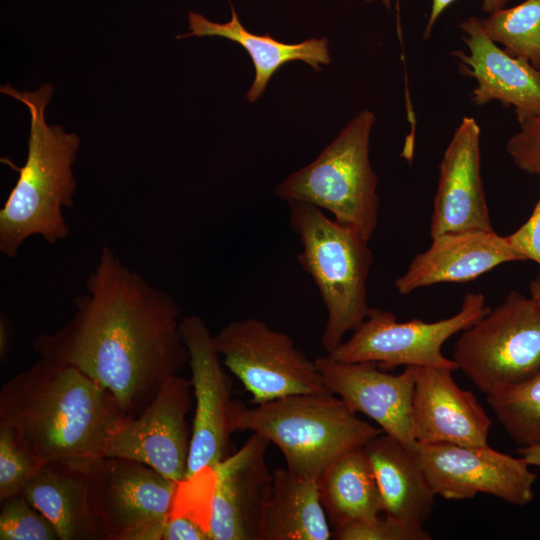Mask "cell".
Wrapping results in <instances>:
<instances>
[{
  "instance_id": "6da1fadb",
  "label": "cell",
  "mask_w": 540,
  "mask_h": 540,
  "mask_svg": "<svg viewBox=\"0 0 540 540\" xmlns=\"http://www.w3.org/2000/svg\"><path fill=\"white\" fill-rule=\"evenodd\" d=\"M74 306L70 320L37 336L33 349L108 389L128 416L138 415L189 361L174 297L125 265L107 245Z\"/></svg>"
},
{
  "instance_id": "7a4b0ae2",
  "label": "cell",
  "mask_w": 540,
  "mask_h": 540,
  "mask_svg": "<svg viewBox=\"0 0 540 540\" xmlns=\"http://www.w3.org/2000/svg\"><path fill=\"white\" fill-rule=\"evenodd\" d=\"M128 415L115 396L79 369L40 358L0 390V426L38 465L90 472Z\"/></svg>"
},
{
  "instance_id": "3957f363",
  "label": "cell",
  "mask_w": 540,
  "mask_h": 540,
  "mask_svg": "<svg viewBox=\"0 0 540 540\" xmlns=\"http://www.w3.org/2000/svg\"><path fill=\"white\" fill-rule=\"evenodd\" d=\"M0 91L22 102L30 114L25 164L16 167L7 158L1 159L19 173L0 209V252L13 259L24 242L34 235L49 244L69 237L71 230L63 208L74 204L77 182L72 164L80 139L59 125L46 123L45 109L53 94L51 84H42L33 92H21L6 84Z\"/></svg>"
},
{
  "instance_id": "277c9868",
  "label": "cell",
  "mask_w": 540,
  "mask_h": 540,
  "mask_svg": "<svg viewBox=\"0 0 540 540\" xmlns=\"http://www.w3.org/2000/svg\"><path fill=\"white\" fill-rule=\"evenodd\" d=\"M231 424L234 432L266 438L280 449L291 474L311 480L383 432L332 392L289 395L252 408L234 400Z\"/></svg>"
},
{
  "instance_id": "5b68a950",
  "label": "cell",
  "mask_w": 540,
  "mask_h": 540,
  "mask_svg": "<svg viewBox=\"0 0 540 540\" xmlns=\"http://www.w3.org/2000/svg\"><path fill=\"white\" fill-rule=\"evenodd\" d=\"M289 222L302 251L298 263L314 281L327 311L321 344L327 354L367 317L368 240L309 203H289Z\"/></svg>"
},
{
  "instance_id": "8992f818",
  "label": "cell",
  "mask_w": 540,
  "mask_h": 540,
  "mask_svg": "<svg viewBox=\"0 0 540 540\" xmlns=\"http://www.w3.org/2000/svg\"><path fill=\"white\" fill-rule=\"evenodd\" d=\"M375 116L361 111L308 165L279 183L275 195L327 210L369 241L378 223V179L369 161Z\"/></svg>"
},
{
  "instance_id": "52a82bcc",
  "label": "cell",
  "mask_w": 540,
  "mask_h": 540,
  "mask_svg": "<svg viewBox=\"0 0 540 540\" xmlns=\"http://www.w3.org/2000/svg\"><path fill=\"white\" fill-rule=\"evenodd\" d=\"M487 396L540 373V305L512 291L462 331L452 358Z\"/></svg>"
},
{
  "instance_id": "ba28073f",
  "label": "cell",
  "mask_w": 540,
  "mask_h": 540,
  "mask_svg": "<svg viewBox=\"0 0 540 540\" xmlns=\"http://www.w3.org/2000/svg\"><path fill=\"white\" fill-rule=\"evenodd\" d=\"M489 311L484 295L474 292L464 296L458 313L431 323L417 318L400 322L390 311L370 308L351 337L327 355L339 362H375L382 370L404 365L455 371L456 362L442 354L444 342Z\"/></svg>"
},
{
  "instance_id": "9c48e42d",
  "label": "cell",
  "mask_w": 540,
  "mask_h": 540,
  "mask_svg": "<svg viewBox=\"0 0 540 540\" xmlns=\"http://www.w3.org/2000/svg\"><path fill=\"white\" fill-rule=\"evenodd\" d=\"M213 340L224 366L239 379L254 404L330 392L315 360L300 351L289 335L262 320H232Z\"/></svg>"
},
{
  "instance_id": "30bf717a",
  "label": "cell",
  "mask_w": 540,
  "mask_h": 540,
  "mask_svg": "<svg viewBox=\"0 0 540 540\" xmlns=\"http://www.w3.org/2000/svg\"><path fill=\"white\" fill-rule=\"evenodd\" d=\"M181 484L132 459L99 460L89 473L87 503L100 540H147L174 513Z\"/></svg>"
},
{
  "instance_id": "8fae6325",
  "label": "cell",
  "mask_w": 540,
  "mask_h": 540,
  "mask_svg": "<svg viewBox=\"0 0 540 540\" xmlns=\"http://www.w3.org/2000/svg\"><path fill=\"white\" fill-rule=\"evenodd\" d=\"M436 495L449 500L489 494L517 506L534 498L537 475L522 457L488 445L418 444L414 452Z\"/></svg>"
},
{
  "instance_id": "7c38bea8",
  "label": "cell",
  "mask_w": 540,
  "mask_h": 540,
  "mask_svg": "<svg viewBox=\"0 0 540 540\" xmlns=\"http://www.w3.org/2000/svg\"><path fill=\"white\" fill-rule=\"evenodd\" d=\"M192 403L191 381L171 377L138 415L122 420L108 440L105 457L132 459L186 482L192 437L186 416Z\"/></svg>"
},
{
  "instance_id": "4fadbf2b",
  "label": "cell",
  "mask_w": 540,
  "mask_h": 540,
  "mask_svg": "<svg viewBox=\"0 0 540 540\" xmlns=\"http://www.w3.org/2000/svg\"><path fill=\"white\" fill-rule=\"evenodd\" d=\"M180 333L189 353L195 414L186 482L212 470L229 455L232 379L223 368L206 322L198 315L180 321Z\"/></svg>"
},
{
  "instance_id": "5bb4252c",
  "label": "cell",
  "mask_w": 540,
  "mask_h": 540,
  "mask_svg": "<svg viewBox=\"0 0 540 540\" xmlns=\"http://www.w3.org/2000/svg\"><path fill=\"white\" fill-rule=\"evenodd\" d=\"M270 442L255 433L211 471L214 486L207 519L211 540H262L273 487L266 463Z\"/></svg>"
},
{
  "instance_id": "9a60e30c",
  "label": "cell",
  "mask_w": 540,
  "mask_h": 540,
  "mask_svg": "<svg viewBox=\"0 0 540 540\" xmlns=\"http://www.w3.org/2000/svg\"><path fill=\"white\" fill-rule=\"evenodd\" d=\"M314 360L330 392L415 452L411 403L417 366H405L400 374L393 375L375 362H339L329 355Z\"/></svg>"
},
{
  "instance_id": "2e32d148",
  "label": "cell",
  "mask_w": 540,
  "mask_h": 540,
  "mask_svg": "<svg viewBox=\"0 0 540 540\" xmlns=\"http://www.w3.org/2000/svg\"><path fill=\"white\" fill-rule=\"evenodd\" d=\"M445 368L416 367L411 430L418 444L488 445L492 420Z\"/></svg>"
},
{
  "instance_id": "e0dca14e",
  "label": "cell",
  "mask_w": 540,
  "mask_h": 540,
  "mask_svg": "<svg viewBox=\"0 0 540 540\" xmlns=\"http://www.w3.org/2000/svg\"><path fill=\"white\" fill-rule=\"evenodd\" d=\"M480 127L464 117L439 164L430 235L493 230L480 170Z\"/></svg>"
},
{
  "instance_id": "ac0fdd59",
  "label": "cell",
  "mask_w": 540,
  "mask_h": 540,
  "mask_svg": "<svg viewBox=\"0 0 540 540\" xmlns=\"http://www.w3.org/2000/svg\"><path fill=\"white\" fill-rule=\"evenodd\" d=\"M462 37L469 49L452 51L460 61L464 75L472 76L477 86L471 101L484 105L499 101L505 108L513 106L520 124L540 115V70L529 62L499 48L483 30L480 19L469 17L460 23Z\"/></svg>"
},
{
  "instance_id": "d6986e66",
  "label": "cell",
  "mask_w": 540,
  "mask_h": 540,
  "mask_svg": "<svg viewBox=\"0 0 540 540\" xmlns=\"http://www.w3.org/2000/svg\"><path fill=\"white\" fill-rule=\"evenodd\" d=\"M525 259L507 237L494 230L446 232L432 237L430 247L418 254L395 280L402 295L442 282H467L496 266Z\"/></svg>"
},
{
  "instance_id": "ffe728a7",
  "label": "cell",
  "mask_w": 540,
  "mask_h": 540,
  "mask_svg": "<svg viewBox=\"0 0 540 540\" xmlns=\"http://www.w3.org/2000/svg\"><path fill=\"white\" fill-rule=\"evenodd\" d=\"M362 449L378 485L383 514L423 527L432 514L436 494L415 454L384 432L369 440Z\"/></svg>"
},
{
  "instance_id": "44dd1931",
  "label": "cell",
  "mask_w": 540,
  "mask_h": 540,
  "mask_svg": "<svg viewBox=\"0 0 540 540\" xmlns=\"http://www.w3.org/2000/svg\"><path fill=\"white\" fill-rule=\"evenodd\" d=\"M231 9V20L226 23L211 22L201 14L189 12L190 32L177 38L218 36L240 44L250 55L255 68V78L246 94L249 102H255L263 94L273 74L290 61H303L318 71L320 64L330 63L327 38H310L290 44L280 42L270 34L256 35L242 26L237 13L233 7Z\"/></svg>"
},
{
  "instance_id": "7402d4cb",
  "label": "cell",
  "mask_w": 540,
  "mask_h": 540,
  "mask_svg": "<svg viewBox=\"0 0 540 540\" xmlns=\"http://www.w3.org/2000/svg\"><path fill=\"white\" fill-rule=\"evenodd\" d=\"M89 473L67 465L44 464L22 491L54 525L60 540H100L87 503Z\"/></svg>"
},
{
  "instance_id": "603a6c76",
  "label": "cell",
  "mask_w": 540,
  "mask_h": 540,
  "mask_svg": "<svg viewBox=\"0 0 540 540\" xmlns=\"http://www.w3.org/2000/svg\"><path fill=\"white\" fill-rule=\"evenodd\" d=\"M333 530L317 480L298 478L287 468L273 471L262 540H329Z\"/></svg>"
},
{
  "instance_id": "cb8c5ba5",
  "label": "cell",
  "mask_w": 540,
  "mask_h": 540,
  "mask_svg": "<svg viewBox=\"0 0 540 540\" xmlns=\"http://www.w3.org/2000/svg\"><path fill=\"white\" fill-rule=\"evenodd\" d=\"M317 483L332 530L383 513L378 485L362 448L333 461L318 477Z\"/></svg>"
},
{
  "instance_id": "d4e9b609",
  "label": "cell",
  "mask_w": 540,
  "mask_h": 540,
  "mask_svg": "<svg viewBox=\"0 0 540 540\" xmlns=\"http://www.w3.org/2000/svg\"><path fill=\"white\" fill-rule=\"evenodd\" d=\"M480 24L495 43L510 55L529 62L540 70V0H525L480 19Z\"/></svg>"
},
{
  "instance_id": "484cf974",
  "label": "cell",
  "mask_w": 540,
  "mask_h": 540,
  "mask_svg": "<svg viewBox=\"0 0 540 540\" xmlns=\"http://www.w3.org/2000/svg\"><path fill=\"white\" fill-rule=\"evenodd\" d=\"M487 403L515 443L540 445V373L487 396Z\"/></svg>"
},
{
  "instance_id": "4316f807",
  "label": "cell",
  "mask_w": 540,
  "mask_h": 540,
  "mask_svg": "<svg viewBox=\"0 0 540 540\" xmlns=\"http://www.w3.org/2000/svg\"><path fill=\"white\" fill-rule=\"evenodd\" d=\"M0 503V540H60L54 525L22 494Z\"/></svg>"
},
{
  "instance_id": "83f0119b",
  "label": "cell",
  "mask_w": 540,
  "mask_h": 540,
  "mask_svg": "<svg viewBox=\"0 0 540 540\" xmlns=\"http://www.w3.org/2000/svg\"><path fill=\"white\" fill-rule=\"evenodd\" d=\"M39 467L14 434L0 426V501L22 494Z\"/></svg>"
},
{
  "instance_id": "f1b7e54d",
  "label": "cell",
  "mask_w": 540,
  "mask_h": 540,
  "mask_svg": "<svg viewBox=\"0 0 540 540\" xmlns=\"http://www.w3.org/2000/svg\"><path fill=\"white\" fill-rule=\"evenodd\" d=\"M336 540H430L421 526L394 520L386 515L355 521L333 529Z\"/></svg>"
},
{
  "instance_id": "f546056e",
  "label": "cell",
  "mask_w": 540,
  "mask_h": 540,
  "mask_svg": "<svg viewBox=\"0 0 540 540\" xmlns=\"http://www.w3.org/2000/svg\"><path fill=\"white\" fill-rule=\"evenodd\" d=\"M507 152L521 170L534 174L540 164V115L520 124L507 143Z\"/></svg>"
},
{
  "instance_id": "4dcf8cb0",
  "label": "cell",
  "mask_w": 540,
  "mask_h": 540,
  "mask_svg": "<svg viewBox=\"0 0 540 540\" xmlns=\"http://www.w3.org/2000/svg\"><path fill=\"white\" fill-rule=\"evenodd\" d=\"M148 540H211L208 526L187 515H170L163 523L156 526Z\"/></svg>"
},
{
  "instance_id": "1f68e13d",
  "label": "cell",
  "mask_w": 540,
  "mask_h": 540,
  "mask_svg": "<svg viewBox=\"0 0 540 540\" xmlns=\"http://www.w3.org/2000/svg\"><path fill=\"white\" fill-rule=\"evenodd\" d=\"M534 174L540 177V164L535 168ZM506 237L525 260H533L540 266V197L529 219ZM538 277L540 278V274Z\"/></svg>"
},
{
  "instance_id": "d6a6232c",
  "label": "cell",
  "mask_w": 540,
  "mask_h": 540,
  "mask_svg": "<svg viewBox=\"0 0 540 540\" xmlns=\"http://www.w3.org/2000/svg\"><path fill=\"white\" fill-rule=\"evenodd\" d=\"M454 1L455 0H432L429 19L423 34L425 39L429 37L433 25L435 24L439 16L442 14V12ZM510 1L513 0H483L482 9L484 12L492 14L505 8L506 4Z\"/></svg>"
},
{
  "instance_id": "836d02e7",
  "label": "cell",
  "mask_w": 540,
  "mask_h": 540,
  "mask_svg": "<svg viewBox=\"0 0 540 540\" xmlns=\"http://www.w3.org/2000/svg\"><path fill=\"white\" fill-rule=\"evenodd\" d=\"M517 454L522 457L530 466L540 469V445L532 447H521Z\"/></svg>"
},
{
  "instance_id": "e575fe53",
  "label": "cell",
  "mask_w": 540,
  "mask_h": 540,
  "mask_svg": "<svg viewBox=\"0 0 540 540\" xmlns=\"http://www.w3.org/2000/svg\"><path fill=\"white\" fill-rule=\"evenodd\" d=\"M8 345L7 325L3 319L0 322V354L1 357L5 354Z\"/></svg>"
},
{
  "instance_id": "d590c367",
  "label": "cell",
  "mask_w": 540,
  "mask_h": 540,
  "mask_svg": "<svg viewBox=\"0 0 540 540\" xmlns=\"http://www.w3.org/2000/svg\"><path fill=\"white\" fill-rule=\"evenodd\" d=\"M531 297L540 305V278L537 277L530 285Z\"/></svg>"
},
{
  "instance_id": "8d00e7d4",
  "label": "cell",
  "mask_w": 540,
  "mask_h": 540,
  "mask_svg": "<svg viewBox=\"0 0 540 540\" xmlns=\"http://www.w3.org/2000/svg\"><path fill=\"white\" fill-rule=\"evenodd\" d=\"M365 1H367V2H372V1H374V0H365ZM381 1H382V3H383L387 8L390 7V4H391V1H390V0H381Z\"/></svg>"
}]
</instances>
